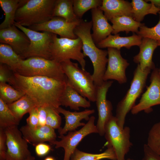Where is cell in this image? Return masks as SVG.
I'll use <instances>...</instances> for the list:
<instances>
[{
    "instance_id": "45",
    "label": "cell",
    "mask_w": 160,
    "mask_h": 160,
    "mask_svg": "<svg viewBox=\"0 0 160 160\" xmlns=\"http://www.w3.org/2000/svg\"><path fill=\"white\" fill-rule=\"evenodd\" d=\"M158 41L159 42V46H160V41ZM158 71H159V74L160 76V68L159 69L158 68Z\"/></svg>"
},
{
    "instance_id": "46",
    "label": "cell",
    "mask_w": 160,
    "mask_h": 160,
    "mask_svg": "<svg viewBox=\"0 0 160 160\" xmlns=\"http://www.w3.org/2000/svg\"><path fill=\"white\" fill-rule=\"evenodd\" d=\"M126 160H133V159H132L128 158V159H127Z\"/></svg>"
},
{
    "instance_id": "47",
    "label": "cell",
    "mask_w": 160,
    "mask_h": 160,
    "mask_svg": "<svg viewBox=\"0 0 160 160\" xmlns=\"http://www.w3.org/2000/svg\"></svg>"
},
{
    "instance_id": "43",
    "label": "cell",
    "mask_w": 160,
    "mask_h": 160,
    "mask_svg": "<svg viewBox=\"0 0 160 160\" xmlns=\"http://www.w3.org/2000/svg\"><path fill=\"white\" fill-rule=\"evenodd\" d=\"M35 157L31 155L25 160H35Z\"/></svg>"
},
{
    "instance_id": "29",
    "label": "cell",
    "mask_w": 160,
    "mask_h": 160,
    "mask_svg": "<svg viewBox=\"0 0 160 160\" xmlns=\"http://www.w3.org/2000/svg\"><path fill=\"white\" fill-rule=\"evenodd\" d=\"M23 60L9 45L0 43V62L8 65L13 72Z\"/></svg>"
},
{
    "instance_id": "16",
    "label": "cell",
    "mask_w": 160,
    "mask_h": 160,
    "mask_svg": "<svg viewBox=\"0 0 160 160\" xmlns=\"http://www.w3.org/2000/svg\"><path fill=\"white\" fill-rule=\"evenodd\" d=\"M14 25L0 30V43L10 46L23 60L25 59L30 42L27 35Z\"/></svg>"
},
{
    "instance_id": "38",
    "label": "cell",
    "mask_w": 160,
    "mask_h": 160,
    "mask_svg": "<svg viewBox=\"0 0 160 160\" xmlns=\"http://www.w3.org/2000/svg\"><path fill=\"white\" fill-rule=\"evenodd\" d=\"M29 116L26 120L27 124L32 128H35L39 126L37 107L32 109L29 112Z\"/></svg>"
},
{
    "instance_id": "35",
    "label": "cell",
    "mask_w": 160,
    "mask_h": 160,
    "mask_svg": "<svg viewBox=\"0 0 160 160\" xmlns=\"http://www.w3.org/2000/svg\"><path fill=\"white\" fill-rule=\"evenodd\" d=\"M160 18L157 24L154 26L148 28L145 25L140 27L137 35L142 38H148L160 41V11L159 12Z\"/></svg>"
},
{
    "instance_id": "44",
    "label": "cell",
    "mask_w": 160,
    "mask_h": 160,
    "mask_svg": "<svg viewBox=\"0 0 160 160\" xmlns=\"http://www.w3.org/2000/svg\"><path fill=\"white\" fill-rule=\"evenodd\" d=\"M44 160H55L53 157L50 156L46 157Z\"/></svg>"
},
{
    "instance_id": "6",
    "label": "cell",
    "mask_w": 160,
    "mask_h": 160,
    "mask_svg": "<svg viewBox=\"0 0 160 160\" xmlns=\"http://www.w3.org/2000/svg\"><path fill=\"white\" fill-rule=\"evenodd\" d=\"M67 82L81 96L90 101H96V87L92 75L80 68L78 63L68 60L61 63Z\"/></svg>"
},
{
    "instance_id": "20",
    "label": "cell",
    "mask_w": 160,
    "mask_h": 160,
    "mask_svg": "<svg viewBox=\"0 0 160 160\" xmlns=\"http://www.w3.org/2000/svg\"><path fill=\"white\" fill-rule=\"evenodd\" d=\"M158 46V41L148 38H142L139 47V52L134 57L133 60L135 63L139 65L142 71L147 68L153 70L155 68L152 61V56L154 50Z\"/></svg>"
},
{
    "instance_id": "28",
    "label": "cell",
    "mask_w": 160,
    "mask_h": 160,
    "mask_svg": "<svg viewBox=\"0 0 160 160\" xmlns=\"http://www.w3.org/2000/svg\"><path fill=\"white\" fill-rule=\"evenodd\" d=\"M21 0H0V5L4 13V20L0 25V30L14 25L16 12Z\"/></svg>"
},
{
    "instance_id": "21",
    "label": "cell",
    "mask_w": 160,
    "mask_h": 160,
    "mask_svg": "<svg viewBox=\"0 0 160 160\" xmlns=\"http://www.w3.org/2000/svg\"><path fill=\"white\" fill-rule=\"evenodd\" d=\"M99 8L103 11L108 20L121 16L132 17V7L130 3L124 0H103Z\"/></svg>"
},
{
    "instance_id": "25",
    "label": "cell",
    "mask_w": 160,
    "mask_h": 160,
    "mask_svg": "<svg viewBox=\"0 0 160 160\" xmlns=\"http://www.w3.org/2000/svg\"><path fill=\"white\" fill-rule=\"evenodd\" d=\"M131 4L132 7V17L138 22L142 21L146 15H157L160 11V8L151 3H148L145 1L132 0Z\"/></svg>"
},
{
    "instance_id": "19",
    "label": "cell",
    "mask_w": 160,
    "mask_h": 160,
    "mask_svg": "<svg viewBox=\"0 0 160 160\" xmlns=\"http://www.w3.org/2000/svg\"><path fill=\"white\" fill-rule=\"evenodd\" d=\"M57 110L60 113L64 116L65 119L64 127L58 129L60 135H64L67 132L76 131L78 127L84 126L86 124L81 121L83 119L88 121L90 118L89 116L95 112L94 109H85L80 112H71L60 106Z\"/></svg>"
},
{
    "instance_id": "14",
    "label": "cell",
    "mask_w": 160,
    "mask_h": 160,
    "mask_svg": "<svg viewBox=\"0 0 160 160\" xmlns=\"http://www.w3.org/2000/svg\"><path fill=\"white\" fill-rule=\"evenodd\" d=\"M107 51L108 65L103 77L104 81L114 80L120 84L126 83L127 81L126 71L129 63L122 57L120 50L109 47Z\"/></svg>"
},
{
    "instance_id": "33",
    "label": "cell",
    "mask_w": 160,
    "mask_h": 160,
    "mask_svg": "<svg viewBox=\"0 0 160 160\" xmlns=\"http://www.w3.org/2000/svg\"><path fill=\"white\" fill-rule=\"evenodd\" d=\"M25 95L10 85L0 82V98L7 104L17 101Z\"/></svg>"
},
{
    "instance_id": "27",
    "label": "cell",
    "mask_w": 160,
    "mask_h": 160,
    "mask_svg": "<svg viewBox=\"0 0 160 160\" xmlns=\"http://www.w3.org/2000/svg\"><path fill=\"white\" fill-rule=\"evenodd\" d=\"M7 105L19 121L25 114L29 113L33 108L37 107L35 103L26 95L17 101Z\"/></svg>"
},
{
    "instance_id": "31",
    "label": "cell",
    "mask_w": 160,
    "mask_h": 160,
    "mask_svg": "<svg viewBox=\"0 0 160 160\" xmlns=\"http://www.w3.org/2000/svg\"><path fill=\"white\" fill-rule=\"evenodd\" d=\"M19 121L14 116L8 105L0 98V128L18 126Z\"/></svg>"
},
{
    "instance_id": "15",
    "label": "cell",
    "mask_w": 160,
    "mask_h": 160,
    "mask_svg": "<svg viewBox=\"0 0 160 160\" xmlns=\"http://www.w3.org/2000/svg\"><path fill=\"white\" fill-rule=\"evenodd\" d=\"M81 20L77 22L70 23L62 17H54L44 23L28 28L37 31L49 32L58 35L61 38L74 39L78 37L74 33V30Z\"/></svg>"
},
{
    "instance_id": "30",
    "label": "cell",
    "mask_w": 160,
    "mask_h": 160,
    "mask_svg": "<svg viewBox=\"0 0 160 160\" xmlns=\"http://www.w3.org/2000/svg\"><path fill=\"white\" fill-rule=\"evenodd\" d=\"M104 159L117 160L115 152L111 147L107 146V148L104 151L98 154L85 152L76 148L70 160H100Z\"/></svg>"
},
{
    "instance_id": "18",
    "label": "cell",
    "mask_w": 160,
    "mask_h": 160,
    "mask_svg": "<svg viewBox=\"0 0 160 160\" xmlns=\"http://www.w3.org/2000/svg\"><path fill=\"white\" fill-rule=\"evenodd\" d=\"M91 12L93 31L91 35L97 45L111 35L113 29L103 12L99 7L91 9Z\"/></svg>"
},
{
    "instance_id": "41",
    "label": "cell",
    "mask_w": 160,
    "mask_h": 160,
    "mask_svg": "<svg viewBox=\"0 0 160 160\" xmlns=\"http://www.w3.org/2000/svg\"><path fill=\"white\" fill-rule=\"evenodd\" d=\"M51 149L50 146L44 143L37 144L35 147L36 154L39 156L42 157L47 155Z\"/></svg>"
},
{
    "instance_id": "10",
    "label": "cell",
    "mask_w": 160,
    "mask_h": 160,
    "mask_svg": "<svg viewBox=\"0 0 160 160\" xmlns=\"http://www.w3.org/2000/svg\"><path fill=\"white\" fill-rule=\"evenodd\" d=\"M95 117L91 116L85 125L78 130L68 132L66 135H60L58 137L60 141L56 140L52 144L56 148H63L64 150L63 160H70L71 157L76 148V147L86 136L93 133H98L95 125Z\"/></svg>"
},
{
    "instance_id": "37",
    "label": "cell",
    "mask_w": 160,
    "mask_h": 160,
    "mask_svg": "<svg viewBox=\"0 0 160 160\" xmlns=\"http://www.w3.org/2000/svg\"><path fill=\"white\" fill-rule=\"evenodd\" d=\"M14 79V72L7 65L0 63V82L8 83L10 85Z\"/></svg>"
},
{
    "instance_id": "34",
    "label": "cell",
    "mask_w": 160,
    "mask_h": 160,
    "mask_svg": "<svg viewBox=\"0 0 160 160\" xmlns=\"http://www.w3.org/2000/svg\"><path fill=\"white\" fill-rule=\"evenodd\" d=\"M146 144L152 151L160 156V121L155 124L150 130Z\"/></svg>"
},
{
    "instance_id": "36",
    "label": "cell",
    "mask_w": 160,
    "mask_h": 160,
    "mask_svg": "<svg viewBox=\"0 0 160 160\" xmlns=\"http://www.w3.org/2000/svg\"><path fill=\"white\" fill-rule=\"evenodd\" d=\"M47 117L46 125L54 129H59L61 127V118L57 109L47 107Z\"/></svg>"
},
{
    "instance_id": "39",
    "label": "cell",
    "mask_w": 160,
    "mask_h": 160,
    "mask_svg": "<svg viewBox=\"0 0 160 160\" xmlns=\"http://www.w3.org/2000/svg\"><path fill=\"white\" fill-rule=\"evenodd\" d=\"M7 151L6 135L4 129L0 128V160H5Z\"/></svg>"
},
{
    "instance_id": "26",
    "label": "cell",
    "mask_w": 160,
    "mask_h": 160,
    "mask_svg": "<svg viewBox=\"0 0 160 160\" xmlns=\"http://www.w3.org/2000/svg\"><path fill=\"white\" fill-rule=\"evenodd\" d=\"M53 17H62L70 23L77 22L81 20L79 19L74 13L73 0H56Z\"/></svg>"
},
{
    "instance_id": "7",
    "label": "cell",
    "mask_w": 160,
    "mask_h": 160,
    "mask_svg": "<svg viewBox=\"0 0 160 160\" xmlns=\"http://www.w3.org/2000/svg\"><path fill=\"white\" fill-rule=\"evenodd\" d=\"M82 43L79 37L73 39L58 38L54 34L51 47L52 60L61 63L71 59L77 61L85 70L86 61L82 50Z\"/></svg>"
},
{
    "instance_id": "12",
    "label": "cell",
    "mask_w": 160,
    "mask_h": 160,
    "mask_svg": "<svg viewBox=\"0 0 160 160\" xmlns=\"http://www.w3.org/2000/svg\"><path fill=\"white\" fill-rule=\"evenodd\" d=\"M150 77V85L142 95L138 103L131 110L132 114L142 111L149 113L152 111L153 106L160 105V76L158 68H155L153 70Z\"/></svg>"
},
{
    "instance_id": "40",
    "label": "cell",
    "mask_w": 160,
    "mask_h": 160,
    "mask_svg": "<svg viewBox=\"0 0 160 160\" xmlns=\"http://www.w3.org/2000/svg\"><path fill=\"white\" fill-rule=\"evenodd\" d=\"M143 157L142 160H160V156L145 144L143 146Z\"/></svg>"
},
{
    "instance_id": "3",
    "label": "cell",
    "mask_w": 160,
    "mask_h": 160,
    "mask_svg": "<svg viewBox=\"0 0 160 160\" xmlns=\"http://www.w3.org/2000/svg\"><path fill=\"white\" fill-rule=\"evenodd\" d=\"M56 0H21L15 22L27 28L44 23L53 17Z\"/></svg>"
},
{
    "instance_id": "24",
    "label": "cell",
    "mask_w": 160,
    "mask_h": 160,
    "mask_svg": "<svg viewBox=\"0 0 160 160\" xmlns=\"http://www.w3.org/2000/svg\"><path fill=\"white\" fill-rule=\"evenodd\" d=\"M110 21L112 24V33L114 35L122 31L127 33L130 31L137 33L139 28L145 25L136 21L131 16L125 15L113 17Z\"/></svg>"
},
{
    "instance_id": "8",
    "label": "cell",
    "mask_w": 160,
    "mask_h": 160,
    "mask_svg": "<svg viewBox=\"0 0 160 160\" xmlns=\"http://www.w3.org/2000/svg\"><path fill=\"white\" fill-rule=\"evenodd\" d=\"M130 134L129 127H126L122 129L119 127L115 116H113L106 123L104 135L107 146L113 148L117 160H125V156L132 145Z\"/></svg>"
},
{
    "instance_id": "42",
    "label": "cell",
    "mask_w": 160,
    "mask_h": 160,
    "mask_svg": "<svg viewBox=\"0 0 160 160\" xmlns=\"http://www.w3.org/2000/svg\"><path fill=\"white\" fill-rule=\"evenodd\" d=\"M39 126L46 125L47 111L46 107H37Z\"/></svg>"
},
{
    "instance_id": "4",
    "label": "cell",
    "mask_w": 160,
    "mask_h": 160,
    "mask_svg": "<svg viewBox=\"0 0 160 160\" xmlns=\"http://www.w3.org/2000/svg\"><path fill=\"white\" fill-rule=\"evenodd\" d=\"M13 72L25 76H44L67 81L61 63L38 57L22 60Z\"/></svg>"
},
{
    "instance_id": "1",
    "label": "cell",
    "mask_w": 160,
    "mask_h": 160,
    "mask_svg": "<svg viewBox=\"0 0 160 160\" xmlns=\"http://www.w3.org/2000/svg\"><path fill=\"white\" fill-rule=\"evenodd\" d=\"M67 81L44 76H25L14 73L10 85L28 96L37 107L57 109L60 106V99Z\"/></svg>"
},
{
    "instance_id": "23",
    "label": "cell",
    "mask_w": 160,
    "mask_h": 160,
    "mask_svg": "<svg viewBox=\"0 0 160 160\" xmlns=\"http://www.w3.org/2000/svg\"><path fill=\"white\" fill-rule=\"evenodd\" d=\"M60 102V105L69 107L71 109L75 111H79L80 107L86 108L91 106L90 101L81 96L67 81Z\"/></svg>"
},
{
    "instance_id": "32",
    "label": "cell",
    "mask_w": 160,
    "mask_h": 160,
    "mask_svg": "<svg viewBox=\"0 0 160 160\" xmlns=\"http://www.w3.org/2000/svg\"><path fill=\"white\" fill-rule=\"evenodd\" d=\"M102 2L101 0H73L74 13L79 19H81L86 12L100 7Z\"/></svg>"
},
{
    "instance_id": "13",
    "label": "cell",
    "mask_w": 160,
    "mask_h": 160,
    "mask_svg": "<svg viewBox=\"0 0 160 160\" xmlns=\"http://www.w3.org/2000/svg\"><path fill=\"white\" fill-rule=\"evenodd\" d=\"M113 82L112 81H104L101 85L96 87L95 102L98 119L96 126L98 133L101 136L104 135L105 125L113 116L112 103L106 99L107 92Z\"/></svg>"
},
{
    "instance_id": "17",
    "label": "cell",
    "mask_w": 160,
    "mask_h": 160,
    "mask_svg": "<svg viewBox=\"0 0 160 160\" xmlns=\"http://www.w3.org/2000/svg\"><path fill=\"white\" fill-rule=\"evenodd\" d=\"M20 130L28 143L35 146L45 142L52 145L56 140L55 129L47 125L32 128L26 125L22 126Z\"/></svg>"
},
{
    "instance_id": "2",
    "label": "cell",
    "mask_w": 160,
    "mask_h": 160,
    "mask_svg": "<svg viewBox=\"0 0 160 160\" xmlns=\"http://www.w3.org/2000/svg\"><path fill=\"white\" fill-rule=\"evenodd\" d=\"M92 27V20L89 22L83 20L74 30L75 34L81 40L82 50L85 57L90 59L93 67L92 76L95 86H101L104 82L103 77L108 63L107 51L98 48L92 38L91 30Z\"/></svg>"
},
{
    "instance_id": "5",
    "label": "cell",
    "mask_w": 160,
    "mask_h": 160,
    "mask_svg": "<svg viewBox=\"0 0 160 160\" xmlns=\"http://www.w3.org/2000/svg\"><path fill=\"white\" fill-rule=\"evenodd\" d=\"M151 70L147 68L142 71L139 64L135 70L129 88L117 105L115 116L117 123L121 128H124L127 115L135 105L136 100L143 93Z\"/></svg>"
},
{
    "instance_id": "22",
    "label": "cell",
    "mask_w": 160,
    "mask_h": 160,
    "mask_svg": "<svg viewBox=\"0 0 160 160\" xmlns=\"http://www.w3.org/2000/svg\"><path fill=\"white\" fill-rule=\"evenodd\" d=\"M119 34L109 35L96 45L99 48H113L120 50L124 47L129 49L133 46H140L142 38L137 34H133L131 36L122 37Z\"/></svg>"
},
{
    "instance_id": "9",
    "label": "cell",
    "mask_w": 160,
    "mask_h": 160,
    "mask_svg": "<svg viewBox=\"0 0 160 160\" xmlns=\"http://www.w3.org/2000/svg\"><path fill=\"white\" fill-rule=\"evenodd\" d=\"M14 25L23 31L29 39L30 43L25 59L38 57L52 60L51 47L54 34L47 31L39 32L23 26L15 22Z\"/></svg>"
},
{
    "instance_id": "11",
    "label": "cell",
    "mask_w": 160,
    "mask_h": 160,
    "mask_svg": "<svg viewBox=\"0 0 160 160\" xmlns=\"http://www.w3.org/2000/svg\"><path fill=\"white\" fill-rule=\"evenodd\" d=\"M6 136L7 151L5 160H25L31 156L28 142L15 126L4 129Z\"/></svg>"
}]
</instances>
